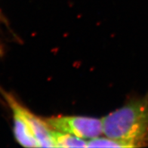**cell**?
Returning a JSON list of instances; mask_svg holds the SVG:
<instances>
[{
    "instance_id": "obj_1",
    "label": "cell",
    "mask_w": 148,
    "mask_h": 148,
    "mask_svg": "<svg viewBox=\"0 0 148 148\" xmlns=\"http://www.w3.org/2000/svg\"><path fill=\"white\" fill-rule=\"evenodd\" d=\"M103 134L126 147L144 146L148 141V95L135 97L101 119Z\"/></svg>"
},
{
    "instance_id": "obj_2",
    "label": "cell",
    "mask_w": 148,
    "mask_h": 148,
    "mask_svg": "<svg viewBox=\"0 0 148 148\" xmlns=\"http://www.w3.org/2000/svg\"><path fill=\"white\" fill-rule=\"evenodd\" d=\"M53 130L68 133L86 140L103 134L101 119L83 116H56L45 118Z\"/></svg>"
},
{
    "instance_id": "obj_3",
    "label": "cell",
    "mask_w": 148,
    "mask_h": 148,
    "mask_svg": "<svg viewBox=\"0 0 148 148\" xmlns=\"http://www.w3.org/2000/svg\"><path fill=\"white\" fill-rule=\"evenodd\" d=\"M0 93L4 97L12 112L13 131L16 141L24 147H39L30 121V112L14 96L0 88Z\"/></svg>"
},
{
    "instance_id": "obj_4",
    "label": "cell",
    "mask_w": 148,
    "mask_h": 148,
    "mask_svg": "<svg viewBox=\"0 0 148 148\" xmlns=\"http://www.w3.org/2000/svg\"><path fill=\"white\" fill-rule=\"evenodd\" d=\"M52 136L55 147H88V140L68 133L53 130Z\"/></svg>"
}]
</instances>
